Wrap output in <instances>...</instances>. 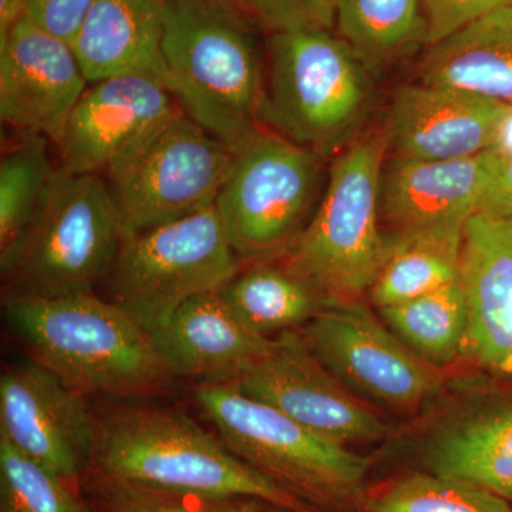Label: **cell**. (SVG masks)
Masks as SVG:
<instances>
[{
	"label": "cell",
	"mask_w": 512,
	"mask_h": 512,
	"mask_svg": "<svg viewBox=\"0 0 512 512\" xmlns=\"http://www.w3.org/2000/svg\"><path fill=\"white\" fill-rule=\"evenodd\" d=\"M362 512H512L510 501L480 485L417 471L366 494Z\"/></svg>",
	"instance_id": "obj_28"
},
{
	"label": "cell",
	"mask_w": 512,
	"mask_h": 512,
	"mask_svg": "<svg viewBox=\"0 0 512 512\" xmlns=\"http://www.w3.org/2000/svg\"><path fill=\"white\" fill-rule=\"evenodd\" d=\"M251 19L217 0H164L168 89L232 153L265 127L266 62Z\"/></svg>",
	"instance_id": "obj_1"
},
{
	"label": "cell",
	"mask_w": 512,
	"mask_h": 512,
	"mask_svg": "<svg viewBox=\"0 0 512 512\" xmlns=\"http://www.w3.org/2000/svg\"><path fill=\"white\" fill-rule=\"evenodd\" d=\"M494 167L477 214L490 217L512 215V147L493 148Z\"/></svg>",
	"instance_id": "obj_34"
},
{
	"label": "cell",
	"mask_w": 512,
	"mask_h": 512,
	"mask_svg": "<svg viewBox=\"0 0 512 512\" xmlns=\"http://www.w3.org/2000/svg\"><path fill=\"white\" fill-rule=\"evenodd\" d=\"M227 384L343 446L379 443L393 433L370 404L326 369L299 330L272 338L269 348Z\"/></svg>",
	"instance_id": "obj_12"
},
{
	"label": "cell",
	"mask_w": 512,
	"mask_h": 512,
	"mask_svg": "<svg viewBox=\"0 0 512 512\" xmlns=\"http://www.w3.org/2000/svg\"><path fill=\"white\" fill-rule=\"evenodd\" d=\"M460 282L468 303L463 353L493 375L512 377V215L466 222Z\"/></svg>",
	"instance_id": "obj_18"
},
{
	"label": "cell",
	"mask_w": 512,
	"mask_h": 512,
	"mask_svg": "<svg viewBox=\"0 0 512 512\" xmlns=\"http://www.w3.org/2000/svg\"><path fill=\"white\" fill-rule=\"evenodd\" d=\"M93 0H26L25 18L72 45Z\"/></svg>",
	"instance_id": "obj_33"
},
{
	"label": "cell",
	"mask_w": 512,
	"mask_h": 512,
	"mask_svg": "<svg viewBox=\"0 0 512 512\" xmlns=\"http://www.w3.org/2000/svg\"><path fill=\"white\" fill-rule=\"evenodd\" d=\"M0 512H93L80 488L0 437Z\"/></svg>",
	"instance_id": "obj_30"
},
{
	"label": "cell",
	"mask_w": 512,
	"mask_h": 512,
	"mask_svg": "<svg viewBox=\"0 0 512 512\" xmlns=\"http://www.w3.org/2000/svg\"><path fill=\"white\" fill-rule=\"evenodd\" d=\"M0 437L80 488L96 450V419L86 396L35 360L0 379Z\"/></svg>",
	"instance_id": "obj_13"
},
{
	"label": "cell",
	"mask_w": 512,
	"mask_h": 512,
	"mask_svg": "<svg viewBox=\"0 0 512 512\" xmlns=\"http://www.w3.org/2000/svg\"><path fill=\"white\" fill-rule=\"evenodd\" d=\"M262 512H289L282 510V508L274 507V505H266L265 510Z\"/></svg>",
	"instance_id": "obj_37"
},
{
	"label": "cell",
	"mask_w": 512,
	"mask_h": 512,
	"mask_svg": "<svg viewBox=\"0 0 512 512\" xmlns=\"http://www.w3.org/2000/svg\"><path fill=\"white\" fill-rule=\"evenodd\" d=\"M218 291L249 330L268 339L308 325L328 308L315 286L279 258L242 265Z\"/></svg>",
	"instance_id": "obj_23"
},
{
	"label": "cell",
	"mask_w": 512,
	"mask_h": 512,
	"mask_svg": "<svg viewBox=\"0 0 512 512\" xmlns=\"http://www.w3.org/2000/svg\"><path fill=\"white\" fill-rule=\"evenodd\" d=\"M163 32L164 0H93L72 46L89 83L150 74L167 84Z\"/></svg>",
	"instance_id": "obj_21"
},
{
	"label": "cell",
	"mask_w": 512,
	"mask_h": 512,
	"mask_svg": "<svg viewBox=\"0 0 512 512\" xmlns=\"http://www.w3.org/2000/svg\"><path fill=\"white\" fill-rule=\"evenodd\" d=\"M323 161L268 127L235 151L215 208L242 264L281 256L302 234L325 190Z\"/></svg>",
	"instance_id": "obj_8"
},
{
	"label": "cell",
	"mask_w": 512,
	"mask_h": 512,
	"mask_svg": "<svg viewBox=\"0 0 512 512\" xmlns=\"http://www.w3.org/2000/svg\"><path fill=\"white\" fill-rule=\"evenodd\" d=\"M52 141L20 133L3 148L0 160V259L26 234L45 201L57 171L50 156Z\"/></svg>",
	"instance_id": "obj_27"
},
{
	"label": "cell",
	"mask_w": 512,
	"mask_h": 512,
	"mask_svg": "<svg viewBox=\"0 0 512 512\" xmlns=\"http://www.w3.org/2000/svg\"><path fill=\"white\" fill-rule=\"evenodd\" d=\"M380 178V217L387 238L464 229L476 215L494 167V150L460 160L387 157Z\"/></svg>",
	"instance_id": "obj_17"
},
{
	"label": "cell",
	"mask_w": 512,
	"mask_h": 512,
	"mask_svg": "<svg viewBox=\"0 0 512 512\" xmlns=\"http://www.w3.org/2000/svg\"><path fill=\"white\" fill-rule=\"evenodd\" d=\"M424 470L480 485L512 503V397H471L421 441Z\"/></svg>",
	"instance_id": "obj_20"
},
{
	"label": "cell",
	"mask_w": 512,
	"mask_h": 512,
	"mask_svg": "<svg viewBox=\"0 0 512 512\" xmlns=\"http://www.w3.org/2000/svg\"><path fill=\"white\" fill-rule=\"evenodd\" d=\"M181 110L167 84L150 74L90 83L53 144L57 168L104 175L128 148Z\"/></svg>",
	"instance_id": "obj_14"
},
{
	"label": "cell",
	"mask_w": 512,
	"mask_h": 512,
	"mask_svg": "<svg viewBox=\"0 0 512 512\" xmlns=\"http://www.w3.org/2000/svg\"><path fill=\"white\" fill-rule=\"evenodd\" d=\"M512 107L476 94L431 84H407L396 93L383 131L387 157L460 160L500 144Z\"/></svg>",
	"instance_id": "obj_16"
},
{
	"label": "cell",
	"mask_w": 512,
	"mask_h": 512,
	"mask_svg": "<svg viewBox=\"0 0 512 512\" xmlns=\"http://www.w3.org/2000/svg\"><path fill=\"white\" fill-rule=\"evenodd\" d=\"M5 311L33 360L84 396H147L164 390L173 377L151 333L96 293L6 295Z\"/></svg>",
	"instance_id": "obj_3"
},
{
	"label": "cell",
	"mask_w": 512,
	"mask_h": 512,
	"mask_svg": "<svg viewBox=\"0 0 512 512\" xmlns=\"http://www.w3.org/2000/svg\"><path fill=\"white\" fill-rule=\"evenodd\" d=\"M379 316L407 348L431 366L441 369L463 353L468 303L460 281L412 301L379 309Z\"/></svg>",
	"instance_id": "obj_26"
},
{
	"label": "cell",
	"mask_w": 512,
	"mask_h": 512,
	"mask_svg": "<svg viewBox=\"0 0 512 512\" xmlns=\"http://www.w3.org/2000/svg\"><path fill=\"white\" fill-rule=\"evenodd\" d=\"M26 0H0V40L25 18Z\"/></svg>",
	"instance_id": "obj_35"
},
{
	"label": "cell",
	"mask_w": 512,
	"mask_h": 512,
	"mask_svg": "<svg viewBox=\"0 0 512 512\" xmlns=\"http://www.w3.org/2000/svg\"><path fill=\"white\" fill-rule=\"evenodd\" d=\"M242 265L214 205L126 235L104 282L109 301L153 333L188 299L218 291Z\"/></svg>",
	"instance_id": "obj_9"
},
{
	"label": "cell",
	"mask_w": 512,
	"mask_h": 512,
	"mask_svg": "<svg viewBox=\"0 0 512 512\" xmlns=\"http://www.w3.org/2000/svg\"><path fill=\"white\" fill-rule=\"evenodd\" d=\"M124 237L106 178L57 168L32 225L0 259L6 295L55 299L94 293Z\"/></svg>",
	"instance_id": "obj_7"
},
{
	"label": "cell",
	"mask_w": 512,
	"mask_h": 512,
	"mask_svg": "<svg viewBox=\"0 0 512 512\" xmlns=\"http://www.w3.org/2000/svg\"><path fill=\"white\" fill-rule=\"evenodd\" d=\"M80 491L93 512H262L269 505L252 498H208L158 490L93 467L80 481Z\"/></svg>",
	"instance_id": "obj_29"
},
{
	"label": "cell",
	"mask_w": 512,
	"mask_h": 512,
	"mask_svg": "<svg viewBox=\"0 0 512 512\" xmlns=\"http://www.w3.org/2000/svg\"><path fill=\"white\" fill-rule=\"evenodd\" d=\"M463 231L439 229L389 239V255L367 292L370 303L379 311L460 281Z\"/></svg>",
	"instance_id": "obj_24"
},
{
	"label": "cell",
	"mask_w": 512,
	"mask_h": 512,
	"mask_svg": "<svg viewBox=\"0 0 512 512\" xmlns=\"http://www.w3.org/2000/svg\"><path fill=\"white\" fill-rule=\"evenodd\" d=\"M335 29L375 72L426 45L423 0H339Z\"/></svg>",
	"instance_id": "obj_25"
},
{
	"label": "cell",
	"mask_w": 512,
	"mask_h": 512,
	"mask_svg": "<svg viewBox=\"0 0 512 512\" xmlns=\"http://www.w3.org/2000/svg\"><path fill=\"white\" fill-rule=\"evenodd\" d=\"M386 158L383 130L367 131L333 157L311 221L291 247L276 256L308 279L328 306L360 301L389 255L380 217Z\"/></svg>",
	"instance_id": "obj_5"
},
{
	"label": "cell",
	"mask_w": 512,
	"mask_h": 512,
	"mask_svg": "<svg viewBox=\"0 0 512 512\" xmlns=\"http://www.w3.org/2000/svg\"><path fill=\"white\" fill-rule=\"evenodd\" d=\"M151 336L171 376L202 383L232 382L272 340L249 330L220 291L188 299Z\"/></svg>",
	"instance_id": "obj_19"
},
{
	"label": "cell",
	"mask_w": 512,
	"mask_h": 512,
	"mask_svg": "<svg viewBox=\"0 0 512 512\" xmlns=\"http://www.w3.org/2000/svg\"><path fill=\"white\" fill-rule=\"evenodd\" d=\"M73 46L23 18L0 40V119L55 144L89 86Z\"/></svg>",
	"instance_id": "obj_15"
},
{
	"label": "cell",
	"mask_w": 512,
	"mask_h": 512,
	"mask_svg": "<svg viewBox=\"0 0 512 512\" xmlns=\"http://www.w3.org/2000/svg\"><path fill=\"white\" fill-rule=\"evenodd\" d=\"M419 76L420 83L512 107V6L494 10L429 46Z\"/></svg>",
	"instance_id": "obj_22"
},
{
	"label": "cell",
	"mask_w": 512,
	"mask_h": 512,
	"mask_svg": "<svg viewBox=\"0 0 512 512\" xmlns=\"http://www.w3.org/2000/svg\"><path fill=\"white\" fill-rule=\"evenodd\" d=\"M507 6H512V0H423L426 45H436L477 19Z\"/></svg>",
	"instance_id": "obj_32"
},
{
	"label": "cell",
	"mask_w": 512,
	"mask_h": 512,
	"mask_svg": "<svg viewBox=\"0 0 512 512\" xmlns=\"http://www.w3.org/2000/svg\"><path fill=\"white\" fill-rule=\"evenodd\" d=\"M94 419L92 467L101 473L173 493L252 498L289 512H316L178 410L119 404Z\"/></svg>",
	"instance_id": "obj_2"
},
{
	"label": "cell",
	"mask_w": 512,
	"mask_h": 512,
	"mask_svg": "<svg viewBox=\"0 0 512 512\" xmlns=\"http://www.w3.org/2000/svg\"><path fill=\"white\" fill-rule=\"evenodd\" d=\"M217 2L228 3V5L239 6L245 9V0H217Z\"/></svg>",
	"instance_id": "obj_36"
},
{
	"label": "cell",
	"mask_w": 512,
	"mask_h": 512,
	"mask_svg": "<svg viewBox=\"0 0 512 512\" xmlns=\"http://www.w3.org/2000/svg\"><path fill=\"white\" fill-rule=\"evenodd\" d=\"M234 153L184 113L158 124L103 175L126 235L214 207Z\"/></svg>",
	"instance_id": "obj_10"
},
{
	"label": "cell",
	"mask_w": 512,
	"mask_h": 512,
	"mask_svg": "<svg viewBox=\"0 0 512 512\" xmlns=\"http://www.w3.org/2000/svg\"><path fill=\"white\" fill-rule=\"evenodd\" d=\"M326 369L370 406L419 409L441 386V370L417 356L362 301L332 305L305 326Z\"/></svg>",
	"instance_id": "obj_11"
},
{
	"label": "cell",
	"mask_w": 512,
	"mask_h": 512,
	"mask_svg": "<svg viewBox=\"0 0 512 512\" xmlns=\"http://www.w3.org/2000/svg\"><path fill=\"white\" fill-rule=\"evenodd\" d=\"M195 402L222 443L316 512L360 507L372 458L326 439L227 383H201Z\"/></svg>",
	"instance_id": "obj_6"
},
{
	"label": "cell",
	"mask_w": 512,
	"mask_h": 512,
	"mask_svg": "<svg viewBox=\"0 0 512 512\" xmlns=\"http://www.w3.org/2000/svg\"><path fill=\"white\" fill-rule=\"evenodd\" d=\"M264 126L323 160L359 138L373 106L372 72L333 30L272 33Z\"/></svg>",
	"instance_id": "obj_4"
},
{
	"label": "cell",
	"mask_w": 512,
	"mask_h": 512,
	"mask_svg": "<svg viewBox=\"0 0 512 512\" xmlns=\"http://www.w3.org/2000/svg\"><path fill=\"white\" fill-rule=\"evenodd\" d=\"M339 0H245V10L272 33L335 30Z\"/></svg>",
	"instance_id": "obj_31"
}]
</instances>
